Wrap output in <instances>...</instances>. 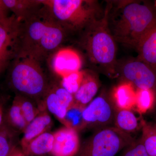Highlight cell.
I'll return each mask as SVG.
<instances>
[{"mask_svg":"<svg viewBox=\"0 0 156 156\" xmlns=\"http://www.w3.org/2000/svg\"><path fill=\"white\" fill-rule=\"evenodd\" d=\"M108 25L116 42L135 48L156 24V5L138 1L108 2Z\"/></svg>","mask_w":156,"mask_h":156,"instance_id":"cell-1","label":"cell"},{"mask_svg":"<svg viewBox=\"0 0 156 156\" xmlns=\"http://www.w3.org/2000/svg\"><path fill=\"white\" fill-rule=\"evenodd\" d=\"M41 6L22 21L20 52L41 61L58 50L66 31Z\"/></svg>","mask_w":156,"mask_h":156,"instance_id":"cell-2","label":"cell"},{"mask_svg":"<svg viewBox=\"0 0 156 156\" xmlns=\"http://www.w3.org/2000/svg\"><path fill=\"white\" fill-rule=\"evenodd\" d=\"M53 19L66 30L83 31L101 18L97 1L88 0H38Z\"/></svg>","mask_w":156,"mask_h":156,"instance_id":"cell-3","label":"cell"},{"mask_svg":"<svg viewBox=\"0 0 156 156\" xmlns=\"http://www.w3.org/2000/svg\"><path fill=\"white\" fill-rule=\"evenodd\" d=\"M41 61L20 52L11 63L9 81L15 91L38 102L43 99L50 86L41 66Z\"/></svg>","mask_w":156,"mask_h":156,"instance_id":"cell-4","label":"cell"},{"mask_svg":"<svg viewBox=\"0 0 156 156\" xmlns=\"http://www.w3.org/2000/svg\"><path fill=\"white\" fill-rule=\"evenodd\" d=\"M83 37V45L89 60L115 74L116 46L108 25L106 8L103 17L84 30Z\"/></svg>","mask_w":156,"mask_h":156,"instance_id":"cell-5","label":"cell"},{"mask_svg":"<svg viewBox=\"0 0 156 156\" xmlns=\"http://www.w3.org/2000/svg\"><path fill=\"white\" fill-rule=\"evenodd\" d=\"M135 140L115 127L101 128L90 136L76 156H115Z\"/></svg>","mask_w":156,"mask_h":156,"instance_id":"cell-6","label":"cell"},{"mask_svg":"<svg viewBox=\"0 0 156 156\" xmlns=\"http://www.w3.org/2000/svg\"><path fill=\"white\" fill-rule=\"evenodd\" d=\"M22 25V21L13 14L0 20V74L20 52Z\"/></svg>","mask_w":156,"mask_h":156,"instance_id":"cell-7","label":"cell"},{"mask_svg":"<svg viewBox=\"0 0 156 156\" xmlns=\"http://www.w3.org/2000/svg\"><path fill=\"white\" fill-rule=\"evenodd\" d=\"M112 98L102 94L93 99L84 108L83 117L86 128L100 129L114 123L116 111Z\"/></svg>","mask_w":156,"mask_h":156,"instance_id":"cell-8","label":"cell"},{"mask_svg":"<svg viewBox=\"0 0 156 156\" xmlns=\"http://www.w3.org/2000/svg\"><path fill=\"white\" fill-rule=\"evenodd\" d=\"M124 81L131 83L136 89L151 90L156 95V70L136 58L126 62L120 69Z\"/></svg>","mask_w":156,"mask_h":156,"instance_id":"cell-9","label":"cell"},{"mask_svg":"<svg viewBox=\"0 0 156 156\" xmlns=\"http://www.w3.org/2000/svg\"><path fill=\"white\" fill-rule=\"evenodd\" d=\"M47 110L62 122L68 108L74 103L73 95L61 86H50L42 100Z\"/></svg>","mask_w":156,"mask_h":156,"instance_id":"cell-10","label":"cell"},{"mask_svg":"<svg viewBox=\"0 0 156 156\" xmlns=\"http://www.w3.org/2000/svg\"><path fill=\"white\" fill-rule=\"evenodd\" d=\"M54 140L50 154L53 156H76L80 148L78 132L64 127L53 133Z\"/></svg>","mask_w":156,"mask_h":156,"instance_id":"cell-11","label":"cell"},{"mask_svg":"<svg viewBox=\"0 0 156 156\" xmlns=\"http://www.w3.org/2000/svg\"><path fill=\"white\" fill-rule=\"evenodd\" d=\"M53 54L51 61L52 69L61 78L80 70L82 59L75 50L69 48H60Z\"/></svg>","mask_w":156,"mask_h":156,"instance_id":"cell-12","label":"cell"},{"mask_svg":"<svg viewBox=\"0 0 156 156\" xmlns=\"http://www.w3.org/2000/svg\"><path fill=\"white\" fill-rule=\"evenodd\" d=\"M53 121L47 109L43 111L29 123L23 131V136L20 141V146L26 145L31 140L44 134L49 130Z\"/></svg>","mask_w":156,"mask_h":156,"instance_id":"cell-13","label":"cell"},{"mask_svg":"<svg viewBox=\"0 0 156 156\" xmlns=\"http://www.w3.org/2000/svg\"><path fill=\"white\" fill-rule=\"evenodd\" d=\"M99 83L97 76L84 71V76L80 88L73 95L75 103L86 107L97 94Z\"/></svg>","mask_w":156,"mask_h":156,"instance_id":"cell-14","label":"cell"},{"mask_svg":"<svg viewBox=\"0 0 156 156\" xmlns=\"http://www.w3.org/2000/svg\"><path fill=\"white\" fill-rule=\"evenodd\" d=\"M136 49L137 58L156 70V24L143 37Z\"/></svg>","mask_w":156,"mask_h":156,"instance_id":"cell-15","label":"cell"},{"mask_svg":"<svg viewBox=\"0 0 156 156\" xmlns=\"http://www.w3.org/2000/svg\"><path fill=\"white\" fill-rule=\"evenodd\" d=\"M112 99L117 109L131 110L136 103V90L131 83L123 81L113 89Z\"/></svg>","mask_w":156,"mask_h":156,"instance_id":"cell-16","label":"cell"},{"mask_svg":"<svg viewBox=\"0 0 156 156\" xmlns=\"http://www.w3.org/2000/svg\"><path fill=\"white\" fill-rule=\"evenodd\" d=\"M53 140V134L46 132L21 147V149L26 156L44 155L51 153Z\"/></svg>","mask_w":156,"mask_h":156,"instance_id":"cell-17","label":"cell"},{"mask_svg":"<svg viewBox=\"0 0 156 156\" xmlns=\"http://www.w3.org/2000/svg\"><path fill=\"white\" fill-rule=\"evenodd\" d=\"M5 5L13 14L23 21L41 6L37 1L30 0H3Z\"/></svg>","mask_w":156,"mask_h":156,"instance_id":"cell-18","label":"cell"},{"mask_svg":"<svg viewBox=\"0 0 156 156\" xmlns=\"http://www.w3.org/2000/svg\"><path fill=\"white\" fill-rule=\"evenodd\" d=\"M115 127L121 131L130 134L138 130L142 123L140 124L138 118L131 110L116 109L115 115Z\"/></svg>","mask_w":156,"mask_h":156,"instance_id":"cell-19","label":"cell"},{"mask_svg":"<svg viewBox=\"0 0 156 156\" xmlns=\"http://www.w3.org/2000/svg\"><path fill=\"white\" fill-rule=\"evenodd\" d=\"M5 123L17 132H23L27 126V123L16 97L14 98L12 105L5 116Z\"/></svg>","mask_w":156,"mask_h":156,"instance_id":"cell-20","label":"cell"},{"mask_svg":"<svg viewBox=\"0 0 156 156\" xmlns=\"http://www.w3.org/2000/svg\"><path fill=\"white\" fill-rule=\"evenodd\" d=\"M85 107L74 102L68 108L61 123L65 127L72 128L77 132L83 130L86 128L83 117V112Z\"/></svg>","mask_w":156,"mask_h":156,"instance_id":"cell-21","label":"cell"},{"mask_svg":"<svg viewBox=\"0 0 156 156\" xmlns=\"http://www.w3.org/2000/svg\"><path fill=\"white\" fill-rule=\"evenodd\" d=\"M18 101L20 108L27 125L38 115L43 111L47 109L43 101L36 105L33 101L28 99V97L17 95L15 96Z\"/></svg>","mask_w":156,"mask_h":156,"instance_id":"cell-22","label":"cell"},{"mask_svg":"<svg viewBox=\"0 0 156 156\" xmlns=\"http://www.w3.org/2000/svg\"><path fill=\"white\" fill-rule=\"evenodd\" d=\"M17 134L5 123L0 127V156H9L17 146Z\"/></svg>","mask_w":156,"mask_h":156,"instance_id":"cell-23","label":"cell"},{"mask_svg":"<svg viewBox=\"0 0 156 156\" xmlns=\"http://www.w3.org/2000/svg\"><path fill=\"white\" fill-rule=\"evenodd\" d=\"M140 139L150 156H156V124L143 121Z\"/></svg>","mask_w":156,"mask_h":156,"instance_id":"cell-24","label":"cell"},{"mask_svg":"<svg viewBox=\"0 0 156 156\" xmlns=\"http://www.w3.org/2000/svg\"><path fill=\"white\" fill-rule=\"evenodd\" d=\"M156 101V95L151 90L136 89L134 107L140 114L145 113L153 108Z\"/></svg>","mask_w":156,"mask_h":156,"instance_id":"cell-25","label":"cell"},{"mask_svg":"<svg viewBox=\"0 0 156 156\" xmlns=\"http://www.w3.org/2000/svg\"><path fill=\"white\" fill-rule=\"evenodd\" d=\"M84 76V71H78L62 78L61 86L74 95L80 87Z\"/></svg>","mask_w":156,"mask_h":156,"instance_id":"cell-26","label":"cell"},{"mask_svg":"<svg viewBox=\"0 0 156 156\" xmlns=\"http://www.w3.org/2000/svg\"><path fill=\"white\" fill-rule=\"evenodd\" d=\"M121 156H150L141 139L135 140L126 148Z\"/></svg>","mask_w":156,"mask_h":156,"instance_id":"cell-27","label":"cell"},{"mask_svg":"<svg viewBox=\"0 0 156 156\" xmlns=\"http://www.w3.org/2000/svg\"><path fill=\"white\" fill-rule=\"evenodd\" d=\"M9 10L5 5L3 0H0V20L9 17Z\"/></svg>","mask_w":156,"mask_h":156,"instance_id":"cell-28","label":"cell"},{"mask_svg":"<svg viewBox=\"0 0 156 156\" xmlns=\"http://www.w3.org/2000/svg\"><path fill=\"white\" fill-rule=\"evenodd\" d=\"M9 156H26L23 152L21 148L17 146L14 147Z\"/></svg>","mask_w":156,"mask_h":156,"instance_id":"cell-29","label":"cell"},{"mask_svg":"<svg viewBox=\"0 0 156 156\" xmlns=\"http://www.w3.org/2000/svg\"><path fill=\"white\" fill-rule=\"evenodd\" d=\"M5 123V116L4 115V109L2 102L0 101V127Z\"/></svg>","mask_w":156,"mask_h":156,"instance_id":"cell-30","label":"cell"},{"mask_svg":"<svg viewBox=\"0 0 156 156\" xmlns=\"http://www.w3.org/2000/svg\"><path fill=\"white\" fill-rule=\"evenodd\" d=\"M155 118H156V117H155ZM155 124H156V122L155 123Z\"/></svg>","mask_w":156,"mask_h":156,"instance_id":"cell-31","label":"cell"},{"mask_svg":"<svg viewBox=\"0 0 156 156\" xmlns=\"http://www.w3.org/2000/svg\"><path fill=\"white\" fill-rule=\"evenodd\" d=\"M155 3L156 5V2H155Z\"/></svg>","mask_w":156,"mask_h":156,"instance_id":"cell-32","label":"cell"}]
</instances>
